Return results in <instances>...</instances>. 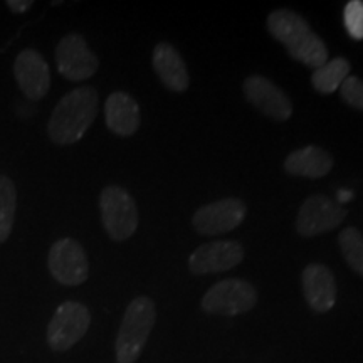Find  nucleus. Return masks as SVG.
I'll list each match as a JSON object with an SVG mask.
<instances>
[{"mask_svg":"<svg viewBox=\"0 0 363 363\" xmlns=\"http://www.w3.org/2000/svg\"><path fill=\"white\" fill-rule=\"evenodd\" d=\"M286 51H288L294 61L301 62V65L311 67V69H318V67H321L328 61L326 44L313 30L298 40H294L293 44L286 45Z\"/></svg>","mask_w":363,"mask_h":363,"instance_id":"18","label":"nucleus"},{"mask_svg":"<svg viewBox=\"0 0 363 363\" xmlns=\"http://www.w3.org/2000/svg\"><path fill=\"white\" fill-rule=\"evenodd\" d=\"M244 259V247L235 240H212L192 252L189 269L195 276L217 274L235 267Z\"/></svg>","mask_w":363,"mask_h":363,"instance_id":"11","label":"nucleus"},{"mask_svg":"<svg viewBox=\"0 0 363 363\" xmlns=\"http://www.w3.org/2000/svg\"><path fill=\"white\" fill-rule=\"evenodd\" d=\"M345 29L352 39H363V2L362 0H350L343 11Z\"/></svg>","mask_w":363,"mask_h":363,"instance_id":"22","label":"nucleus"},{"mask_svg":"<svg viewBox=\"0 0 363 363\" xmlns=\"http://www.w3.org/2000/svg\"><path fill=\"white\" fill-rule=\"evenodd\" d=\"M13 76L24 96L39 101L51 89V69L43 54L35 49H24L13 61Z\"/></svg>","mask_w":363,"mask_h":363,"instance_id":"12","label":"nucleus"},{"mask_svg":"<svg viewBox=\"0 0 363 363\" xmlns=\"http://www.w3.org/2000/svg\"><path fill=\"white\" fill-rule=\"evenodd\" d=\"M333 169V158L325 148L308 145L305 148L294 150L284 160L286 174L303 179H321Z\"/></svg>","mask_w":363,"mask_h":363,"instance_id":"16","label":"nucleus"},{"mask_svg":"<svg viewBox=\"0 0 363 363\" xmlns=\"http://www.w3.org/2000/svg\"><path fill=\"white\" fill-rule=\"evenodd\" d=\"M157 320L155 303L147 296H138L126 308L116 337V362L135 363L142 355Z\"/></svg>","mask_w":363,"mask_h":363,"instance_id":"2","label":"nucleus"},{"mask_svg":"<svg viewBox=\"0 0 363 363\" xmlns=\"http://www.w3.org/2000/svg\"><path fill=\"white\" fill-rule=\"evenodd\" d=\"M340 94H342L343 101L350 104L358 111H363V81L357 76H348L340 86Z\"/></svg>","mask_w":363,"mask_h":363,"instance_id":"23","label":"nucleus"},{"mask_svg":"<svg viewBox=\"0 0 363 363\" xmlns=\"http://www.w3.org/2000/svg\"><path fill=\"white\" fill-rule=\"evenodd\" d=\"M247 207L238 197L207 203L194 214V229L201 235H220L238 229L246 219Z\"/></svg>","mask_w":363,"mask_h":363,"instance_id":"8","label":"nucleus"},{"mask_svg":"<svg viewBox=\"0 0 363 363\" xmlns=\"http://www.w3.org/2000/svg\"><path fill=\"white\" fill-rule=\"evenodd\" d=\"M347 217V208L325 195H311L303 202L296 219V233L303 238L330 233Z\"/></svg>","mask_w":363,"mask_h":363,"instance_id":"9","label":"nucleus"},{"mask_svg":"<svg viewBox=\"0 0 363 363\" xmlns=\"http://www.w3.org/2000/svg\"><path fill=\"white\" fill-rule=\"evenodd\" d=\"M303 294L311 310L326 313L337 303V281L330 267L320 262H311L301 276Z\"/></svg>","mask_w":363,"mask_h":363,"instance_id":"13","label":"nucleus"},{"mask_svg":"<svg viewBox=\"0 0 363 363\" xmlns=\"http://www.w3.org/2000/svg\"><path fill=\"white\" fill-rule=\"evenodd\" d=\"M101 222L110 239L121 242L138 229V207L130 192L118 185H108L99 195Z\"/></svg>","mask_w":363,"mask_h":363,"instance_id":"3","label":"nucleus"},{"mask_svg":"<svg viewBox=\"0 0 363 363\" xmlns=\"http://www.w3.org/2000/svg\"><path fill=\"white\" fill-rule=\"evenodd\" d=\"M48 266L52 278L65 286L83 284L89 274L86 251L72 238H62L52 244L49 249Z\"/></svg>","mask_w":363,"mask_h":363,"instance_id":"6","label":"nucleus"},{"mask_svg":"<svg viewBox=\"0 0 363 363\" xmlns=\"http://www.w3.org/2000/svg\"><path fill=\"white\" fill-rule=\"evenodd\" d=\"M353 199V192L350 190H340L338 192V201H340V206H342V202H348Z\"/></svg>","mask_w":363,"mask_h":363,"instance_id":"25","label":"nucleus"},{"mask_svg":"<svg viewBox=\"0 0 363 363\" xmlns=\"http://www.w3.org/2000/svg\"><path fill=\"white\" fill-rule=\"evenodd\" d=\"M257 291L244 279H224L212 286L202 298V310L211 315L238 316L252 310Z\"/></svg>","mask_w":363,"mask_h":363,"instance_id":"4","label":"nucleus"},{"mask_svg":"<svg viewBox=\"0 0 363 363\" xmlns=\"http://www.w3.org/2000/svg\"><path fill=\"white\" fill-rule=\"evenodd\" d=\"M352 65L348 59L335 57L331 61H326L323 66L318 67L311 76V84L318 93L331 94L340 89L343 81L350 76Z\"/></svg>","mask_w":363,"mask_h":363,"instance_id":"19","label":"nucleus"},{"mask_svg":"<svg viewBox=\"0 0 363 363\" xmlns=\"http://www.w3.org/2000/svg\"><path fill=\"white\" fill-rule=\"evenodd\" d=\"M98 103L99 94L93 86H81L65 94L49 118L51 142L61 147L78 143L96 120Z\"/></svg>","mask_w":363,"mask_h":363,"instance_id":"1","label":"nucleus"},{"mask_svg":"<svg viewBox=\"0 0 363 363\" xmlns=\"http://www.w3.org/2000/svg\"><path fill=\"white\" fill-rule=\"evenodd\" d=\"M56 65L57 71L67 81L89 79L96 74L99 59L89 49L88 43L81 34H67L56 45Z\"/></svg>","mask_w":363,"mask_h":363,"instance_id":"7","label":"nucleus"},{"mask_svg":"<svg viewBox=\"0 0 363 363\" xmlns=\"http://www.w3.org/2000/svg\"><path fill=\"white\" fill-rule=\"evenodd\" d=\"M267 30L278 43L289 45L303 35L311 33V27L305 17L289 9H278L271 12L266 21Z\"/></svg>","mask_w":363,"mask_h":363,"instance_id":"17","label":"nucleus"},{"mask_svg":"<svg viewBox=\"0 0 363 363\" xmlns=\"http://www.w3.org/2000/svg\"><path fill=\"white\" fill-rule=\"evenodd\" d=\"M6 6L11 9L12 12L24 13V12H27L30 7L34 6V2H30V0H9Z\"/></svg>","mask_w":363,"mask_h":363,"instance_id":"24","label":"nucleus"},{"mask_svg":"<svg viewBox=\"0 0 363 363\" xmlns=\"http://www.w3.org/2000/svg\"><path fill=\"white\" fill-rule=\"evenodd\" d=\"M244 96L262 115L276 121H286L293 115V103L278 84L261 74H251L242 83Z\"/></svg>","mask_w":363,"mask_h":363,"instance_id":"10","label":"nucleus"},{"mask_svg":"<svg viewBox=\"0 0 363 363\" xmlns=\"http://www.w3.org/2000/svg\"><path fill=\"white\" fill-rule=\"evenodd\" d=\"M89 310L78 301H65L48 326V343L54 352H66L84 337L89 328Z\"/></svg>","mask_w":363,"mask_h":363,"instance_id":"5","label":"nucleus"},{"mask_svg":"<svg viewBox=\"0 0 363 363\" xmlns=\"http://www.w3.org/2000/svg\"><path fill=\"white\" fill-rule=\"evenodd\" d=\"M104 120L111 133L131 136L140 128V106L125 91H115L104 103Z\"/></svg>","mask_w":363,"mask_h":363,"instance_id":"15","label":"nucleus"},{"mask_svg":"<svg viewBox=\"0 0 363 363\" xmlns=\"http://www.w3.org/2000/svg\"><path fill=\"white\" fill-rule=\"evenodd\" d=\"M338 246L347 264L363 278V234L353 225L345 227L338 235Z\"/></svg>","mask_w":363,"mask_h":363,"instance_id":"21","label":"nucleus"},{"mask_svg":"<svg viewBox=\"0 0 363 363\" xmlns=\"http://www.w3.org/2000/svg\"><path fill=\"white\" fill-rule=\"evenodd\" d=\"M17 192L13 182L6 175H0V244L11 238L16 220Z\"/></svg>","mask_w":363,"mask_h":363,"instance_id":"20","label":"nucleus"},{"mask_svg":"<svg viewBox=\"0 0 363 363\" xmlns=\"http://www.w3.org/2000/svg\"><path fill=\"white\" fill-rule=\"evenodd\" d=\"M152 65L158 79L167 89L174 93H184L190 86L187 65L182 54L169 43H158L153 49Z\"/></svg>","mask_w":363,"mask_h":363,"instance_id":"14","label":"nucleus"}]
</instances>
